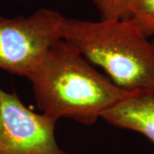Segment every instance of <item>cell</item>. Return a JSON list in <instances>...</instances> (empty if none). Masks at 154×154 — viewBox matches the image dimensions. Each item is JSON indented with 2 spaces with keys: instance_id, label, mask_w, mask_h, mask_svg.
Returning a JSON list of instances; mask_svg holds the SVG:
<instances>
[{
  "instance_id": "cell-1",
  "label": "cell",
  "mask_w": 154,
  "mask_h": 154,
  "mask_svg": "<svg viewBox=\"0 0 154 154\" xmlns=\"http://www.w3.org/2000/svg\"><path fill=\"white\" fill-rule=\"evenodd\" d=\"M41 113L93 125L116 103L136 91L117 87L63 38L50 45L27 76Z\"/></svg>"
},
{
  "instance_id": "cell-2",
  "label": "cell",
  "mask_w": 154,
  "mask_h": 154,
  "mask_svg": "<svg viewBox=\"0 0 154 154\" xmlns=\"http://www.w3.org/2000/svg\"><path fill=\"white\" fill-rule=\"evenodd\" d=\"M62 38L117 87L154 93V42L132 19L88 21L64 18Z\"/></svg>"
},
{
  "instance_id": "cell-3",
  "label": "cell",
  "mask_w": 154,
  "mask_h": 154,
  "mask_svg": "<svg viewBox=\"0 0 154 154\" xmlns=\"http://www.w3.org/2000/svg\"><path fill=\"white\" fill-rule=\"evenodd\" d=\"M64 18L47 8L28 17L0 14V69L27 78L46 48L62 38Z\"/></svg>"
},
{
  "instance_id": "cell-4",
  "label": "cell",
  "mask_w": 154,
  "mask_h": 154,
  "mask_svg": "<svg viewBox=\"0 0 154 154\" xmlns=\"http://www.w3.org/2000/svg\"><path fill=\"white\" fill-rule=\"evenodd\" d=\"M57 122L0 87V154H68L56 140Z\"/></svg>"
},
{
  "instance_id": "cell-5",
  "label": "cell",
  "mask_w": 154,
  "mask_h": 154,
  "mask_svg": "<svg viewBox=\"0 0 154 154\" xmlns=\"http://www.w3.org/2000/svg\"><path fill=\"white\" fill-rule=\"evenodd\" d=\"M112 126L140 133L154 144V93L136 91L101 115Z\"/></svg>"
},
{
  "instance_id": "cell-6",
  "label": "cell",
  "mask_w": 154,
  "mask_h": 154,
  "mask_svg": "<svg viewBox=\"0 0 154 154\" xmlns=\"http://www.w3.org/2000/svg\"><path fill=\"white\" fill-rule=\"evenodd\" d=\"M130 19L154 42V0H136L130 9Z\"/></svg>"
},
{
  "instance_id": "cell-7",
  "label": "cell",
  "mask_w": 154,
  "mask_h": 154,
  "mask_svg": "<svg viewBox=\"0 0 154 154\" xmlns=\"http://www.w3.org/2000/svg\"><path fill=\"white\" fill-rule=\"evenodd\" d=\"M100 20L130 19V9L136 0H91Z\"/></svg>"
}]
</instances>
